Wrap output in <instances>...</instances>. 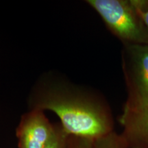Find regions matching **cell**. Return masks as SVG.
Masks as SVG:
<instances>
[{
    "label": "cell",
    "mask_w": 148,
    "mask_h": 148,
    "mask_svg": "<svg viewBox=\"0 0 148 148\" xmlns=\"http://www.w3.org/2000/svg\"><path fill=\"white\" fill-rule=\"evenodd\" d=\"M31 109L54 112L69 136L95 140L114 131L108 107L95 96L62 82L38 85L31 96Z\"/></svg>",
    "instance_id": "6da1fadb"
},
{
    "label": "cell",
    "mask_w": 148,
    "mask_h": 148,
    "mask_svg": "<svg viewBox=\"0 0 148 148\" xmlns=\"http://www.w3.org/2000/svg\"><path fill=\"white\" fill-rule=\"evenodd\" d=\"M123 44H148V28L133 0H87Z\"/></svg>",
    "instance_id": "7a4b0ae2"
},
{
    "label": "cell",
    "mask_w": 148,
    "mask_h": 148,
    "mask_svg": "<svg viewBox=\"0 0 148 148\" xmlns=\"http://www.w3.org/2000/svg\"><path fill=\"white\" fill-rule=\"evenodd\" d=\"M122 65L127 90L123 113L148 106V44H123Z\"/></svg>",
    "instance_id": "3957f363"
},
{
    "label": "cell",
    "mask_w": 148,
    "mask_h": 148,
    "mask_svg": "<svg viewBox=\"0 0 148 148\" xmlns=\"http://www.w3.org/2000/svg\"><path fill=\"white\" fill-rule=\"evenodd\" d=\"M54 130L44 111L30 109L23 114L16 130L18 148H44L49 143Z\"/></svg>",
    "instance_id": "277c9868"
},
{
    "label": "cell",
    "mask_w": 148,
    "mask_h": 148,
    "mask_svg": "<svg viewBox=\"0 0 148 148\" xmlns=\"http://www.w3.org/2000/svg\"><path fill=\"white\" fill-rule=\"evenodd\" d=\"M121 135L128 148H148V106L132 113H122Z\"/></svg>",
    "instance_id": "5b68a950"
},
{
    "label": "cell",
    "mask_w": 148,
    "mask_h": 148,
    "mask_svg": "<svg viewBox=\"0 0 148 148\" xmlns=\"http://www.w3.org/2000/svg\"><path fill=\"white\" fill-rule=\"evenodd\" d=\"M92 148H128L121 134L113 132L93 140Z\"/></svg>",
    "instance_id": "8992f818"
},
{
    "label": "cell",
    "mask_w": 148,
    "mask_h": 148,
    "mask_svg": "<svg viewBox=\"0 0 148 148\" xmlns=\"http://www.w3.org/2000/svg\"><path fill=\"white\" fill-rule=\"evenodd\" d=\"M69 135L60 123H54V130L50 140L44 148H67Z\"/></svg>",
    "instance_id": "52a82bcc"
},
{
    "label": "cell",
    "mask_w": 148,
    "mask_h": 148,
    "mask_svg": "<svg viewBox=\"0 0 148 148\" xmlns=\"http://www.w3.org/2000/svg\"><path fill=\"white\" fill-rule=\"evenodd\" d=\"M93 140L69 136L67 148H92Z\"/></svg>",
    "instance_id": "ba28073f"
},
{
    "label": "cell",
    "mask_w": 148,
    "mask_h": 148,
    "mask_svg": "<svg viewBox=\"0 0 148 148\" xmlns=\"http://www.w3.org/2000/svg\"><path fill=\"white\" fill-rule=\"evenodd\" d=\"M133 3L137 8L140 16L148 28V1L133 0Z\"/></svg>",
    "instance_id": "9c48e42d"
}]
</instances>
